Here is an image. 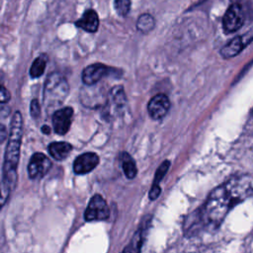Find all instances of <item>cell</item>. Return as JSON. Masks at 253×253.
I'll return each mask as SVG.
<instances>
[{
    "mask_svg": "<svg viewBox=\"0 0 253 253\" xmlns=\"http://www.w3.org/2000/svg\"><path fill=\"white\" fill-rule=\"evenodd\" d=\"M252 195V177H233L215 188L209 196L202 213L206 223L218 226L228 211Z\"/></svg>",
    "mask_w": 253,
    "mask_h": 253,
    "instance_id": "obj_1",
    "label": "cell"
},
{
    "mask_svg": "<svg viewBox=\"0 0 253 253\" xmlns=\"http://www.w3.org/2000/svg\"><path fill=\"white\" fill-rule=\"evenodd\" d=\"M23 137V117L16 111L12 117L2 170L3 181L13 190L17 183V168Z\"/></svg>",
    "mask_w": 253,
    "mask_h": 253,
    "instance_id": "obj_2",
    "label": "cell"
},
{
    "mask_svg": "<svg viewBox=\"0 0 253 253\" xmlns=\"http://www.w3.org/2000/svg\"><path fill=\"white\" fill-rule=\"evenodd\" d=\"M69 93V84L66 78L58 73H50L43 86V105L46 110L59 107L66 99Z\"/></svg>",
    "mask_w": 253,
    "mask_h": 253,
    "instance_id": "obj_3",
    "label": "cell"
},
{
    "mask_svg": "<svg viewBox=\"0 0 253 253\" xmlns=\"http://www.w3.org/2000/svg\"><path fill=\"white\" fill-rule=\"evenodd\" d=\"M245 13L242 6L234 2L232 3L224 13L222 18V27L225 34H231L238 31L244 24Z\"/></svg>",
    "mask_w": 253,
    "mask_h": 253,
    "instance_id": "obj_4",
    "label": "cell"
},
{
    "mask_svg": "<svg viewBox=\"0 0 253 253\" xmlns=\"http://www.w3.org/2000/svg\"><path fill=\"white\" fill-rule=\"evenodd\" d=\"M80 100L86 107L97 108L105 105L107 94L99 82L93 85H84L80 91Z\"/></svg>",
    "mask_w": 253,
    "mask_h": 253,
    "instance_id": "obj_5",
    "label": "cell"
},
{
    "mask_svg": "<svg viewBox=\"0 0 253 253\" xmlns=\"http://www.w3.org/2000/svg\"><path fill=\"white\" fill-rule=\"evenodd\" d=\"M119 71L111 66L102 63H93L85 67L82 71V81L84 85H93L101 81L106 76L113 75Z\"/></svg>",
    "mask_w": 253,
    "mask_h": 253,
    "instance_id": "obj_6",
    "label": "cell"
},
{
    "mask_svg": "<svg viewBox=\"0 0 253 253\" xmlns=\"http://www.w3.org/2000/svg\"><path fill=\"white\" fill-rule=\"evenodd\" d=\"M110 215V210L106 201L100 195H95L91 198L88 207L85 211L84 217L87 221L105 220Z\"/></svg>",
    "mask_w": 253,
    "mask_h": 253,
    "instance_id": "obj_7",
    "label": "cell"
},
{
    "mask_svg": "<svg viewBox=\"0 0 253 253\" xmlns=\"http://www.w3.org/2000/svg\"><path fill=\"white\" fill-rule=\"evenodd\" d=\"M51 162L46 155L41 152H36L32 155L28 164V174L33 180L42 178L50 169Z\"/></svg>",
    "mask_w": 253,
    "mask_h": 253,
    "instance_id": "obj_8",
    "label": "cell"
},
{
    "mask_svg": "<svg viewBox=\"0 0 253 253\" xmlns=\"http://www.w3.org/2000/svg\"><path fill=\"white\" fill-rule=\"evenodd\" d=\"M253 40L252 32L249 31L244 35L233 38L220 49V55L223 58H231L239 54Z\"/></svg>",
    "mask_w": 253,
    "mask_h": 253,
    "instance_id": "obj_9",
    "label": "cell"
},
{
    "mask_svg": "<svg viewBox=\"0 0 253 253\" xmlns=\"http://www.w3.org/2000/svg\"><path fill=\"white\" fill-rule=\"evenodd\" d=\"M73 117V109L70 107L56 110L52 115L53 129L57 134H65L71 126Z\"/></svg>",
    "mask_w": 253,
    "mask_h": 253,
    "instance_id": "obj_10",
    "label": "cell"
},
{
    "mask_svg": "<svg viewBox=\"0 0 253 253\" xmlns=\"http://www.w3.org/2000/svg\"><path fill=\"white\" fill-rule=\"evenodd\" d=\"M170 109V100L165 94H157L153 96L147 105L149 116L153 120H161L165 117Z\"/></svg>",
    "mask_w": 253,
    "mask_h": 253,
    "instance_id": "obj_11",
    "label": "cell"
},
{
    "mask_svg": "<svg viewBox=\"0 0 253 253\" xmlns=\"http://www.w3.org/2000/svg\"><path fill=\"white\" fill-rule=\"evenodd\" d=\"M126 104V97L123 86H115L107 94V100L103 107H106L108 113L120 112Z\"/></svg>",
    "mask_w": 253,
    "mask_h": 253,
    "instance_id": "obj_12",
    "label": "cell"
},
{
    "mask_svg": "<svg viewBox=\"0 0 253 253\" xmlns=\"http://www.w3.org/2000/svg\"><path fill=\"white\" fill-rule=\"evenodd\" d=\"M99 163V156L94 152H86L78 156L73 163L75 174L84 175L91 172Z\"/></svg>",
    "mask_w": 253,
    "mask_h": 253,
    "instance_id": "obj_13",
    "label": "cell"
},
{
    "mask_svg": "<svg viewBox=\"0 0 253 253\" xmlns=\"http://www.w3.org/2000/svg\"><path fill=\"white\" fill-rule=\"evenodd\" d=\"M75 25L87 33H96L99 28V17L97 12L93 9L86 10L82 17L75 22Z\"/></svg>",
    "mask_w": 253,
    "mask_h": 253,
    "instance_id": "obj_14",
    "label": "cell"
},
{
    "mask_svg": "<svg viewBox=\"0 0 253 253\" xmlns=\"http://www.w3.org/2000/svg\"><path fill=\"white\" fill-rule=\"evenodd\" d=\"M72 146L68 142L64 141H54L49 143L48 145V152L55 160H63L65 159L69 152L71 151Z\"/></svg>",
    "mask_w": 253,
    "mask_h": 253,
    "instance_id": "obj_15",
    "label": "cell"
},
{
    "mask_svg": "<svg viewBox=\"0 0 253 253\" xmlns=\"http://www.w3.org/2000/svg\"><path fill=\"white\" fill-rule=\"evenodd\" d=\"M154 27H155V20L152 17V15L148 13L141 14L136 21L137 30L143 34H147L151 32L154 29Z\"/></svg>",
    "mask_w": 253,
    "mask_h": 253,
    "instance_id": "obj_16",
    "label": "cell"
},
{
    "mask_svg": "<svg viewBox=\"0 0 253 253\" xmlns=\"http://www.w3.org/2000/svg\"><path fill=\"white\" fill-rule=\"evenodd\" d=\"M122 166L125 175L128 179H132L136 176V165L132 157L128 153H124L122 156Z\"/></svg>",
    "mask_w": 253,
    "mask_h": 253,
    "instance_id": "obj_17",
    "label": "cell"
},
{
    "mask_svg": "<svg viewBox=\"0 0 253 253\" xmlns=\"http://www.w3.org/2000/svg\"><path fill=\"white\" fill-rule=\"evenodd\" d=\"M46 67V56L45 55H40L38 56L32 63L30 68V76L32 78H39L41 77Z\"/></svg>",
    "mask_w": 253,
    "mask_h": 253,
    "instance_id": "obj_18",
    "label": "cell"
},
{
    "mask_svg": "<svg viewBox=\"0 0 253 253\" xmlns=\"http://www.w3.org/2000/svg\"><path fill=\"white\" fill-rule=\"evenodd\" d=\"M131 7V1L130 0H115L114 1V8L118 15L122 17H126Z\"/></svg>",
    "mask_w": 253,
    "mask_h": 253,
    "instance_id": "obj_19",
    "label": "cell"
},
{
    "mask_svg": "<svg viewBox=\"0 0 253 253\" xmlns=\"http://www.w3.org/2000/svg\"><path fill=\"white\" fill-rule=\"evenodd\" d=\"M169 166H170V162L166 160V161H164L158 167V169H157V171L155 173V176H154V180H153L152 186H159V183L162 180V178L165 176V174L167 173V171L169 169Z\"/></svg>",
    "mask_w": 253,
    "mask_h": 253,
    "instance_id": "obj_20",
    "label": "cell"
},
{
    "mask_svg": "<svg viewBox=\"0 0 253 253\" xmlns=\"http://www.w3.org/2000/svg\"><path fill=\"white\" fill-rule=\"evenodd\" d=\"M11 191H12V189L1 178L0 179V210L6 204Z\"/></svg>",
    "mask_w": 253,
    "mask_h": 253,
    "instance_id": "obj_21",
    "label": "cell"
},
{
    "mask_svg": "<svg viewBox=\"0 0 253 253\" xmlns=\"http://www.w3.org/2000/svg\"><path fill=\"white\" fill-rule=\"evenodd\" d=\"M30 113L34 119H38L41 115V106L37 99H33L30 105Z\"/></svg>",
    "mask_w": 253,
    "mask_h": 253,
    "instance_id": "obj_22",
    "label": "cell"
},
{
    "mask_svg": "<svg viewBox=\"0 0 253 253\" xmlns=\"http://www.w3.org/2000/svg\"><path fill=\"white\" fill-rule=\"evenodd\" d=\"M11 99V94L4 86L0 84V104H5Z\"/></svg>",
    "mask_w": 253,
    "mask_h": 253,
    "instance_id": "obj_23",
    "label": "cell"
},
{
    "mask_svg": "<svg viewBox=\"0 0 253 253\" xmlns=\"http://www.w3.org/2000/svg\"><path fill=\"white\" fill-rule=\"evenodd\" d=\"M160 195V187L159 186H152L150 191H149V199L150 200H155L158 198Z\"/></svg>",
    "mask_w": 253,
    "mask_h": 253,
    "instance_id": "obj_24",
    "label": "cell"
},
{
    "mask_svg": "<svg viewBox=\"0 0 253 253\" xmlns=\"http://www.w3.org/2000/svg\"><path fill=\"white\" fill-rule=\"evenodd\" d=\"M7 137H8L7 128L4 125L0 124V144L3 143L5 141V139H7Z\"/></svg>",
    "mask_w": 253,
    "mask_h": 253,
    "instance_id": "obj_25",
    "label": "cell"
},
{
    "mask_svg": "<svg viewBox=\"0 0 253 253\" xmlns=\"http://www.w3.org/2000/svg\"><path fill=\"white\" fill-rule=\"evenodd\" d=\"M42 131L43 133H45V134H48V133L50 132V127L47 126H42Z\"/></svg>",
    "mask_w": 253,
    "mask_h": 253,
    "instance_id": "obj_26",
    "label": "cell"
}]
</instances>
